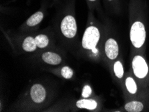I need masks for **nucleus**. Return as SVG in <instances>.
Segmentation results:
<instances>
[{"instance_id": "2eb2a0df", "label": "nucleus", "mask_w": 149, "mask_h": 112, "mask_svg": "<svg viewBox=\"0 0 149 112\" xmlns=\"http://www.w3.org/2000/svg\"><path fill=\"white\" fill-rule=\"evenodd\" d=\"M61 75L66 79H71L74 75V72L72 68L69 67H64L61 70Z\"/></svg>"}, {"instance_id": "a211bd4d", "label": "nucleus", "mask_w": 149, "mask_h": 112, "mask_svg": "<svg viewBox=\"0 0 149 112\" xmlns=\"http://www.w3.org/2000/svg\"><path fill=\"white\" fill-rule=\"evenodd\" d=\"M108 1H113V0H108Z\"/></svg>"}, {"instance_id": "ddd939ff", "label": "nucleus", "mask_w": 149, "mask_h": 112, "mask_svg": "<svg viewBox=\"0 0 149 112\" xmlns=\"http://www.w3.org/2000/svg\"><path fill=\"white\" fill-rule=\"evenodd\" d=\"M126 87L128 92L131 94H135L137 91L136 84L135 83L134 80L131 77H128L126 79Z\"/></svg>"}, {"instance_id": "7ed1b4c3", "label": "nucleus", "mask_w": 149, "mask_h": 112, "mask_svg": "<svg viewBox=\"0 0 149 112\" xmlns=\"http://www.w3.org/2000/svg\"><path fill=\"white\" fill-rule=\"evenodd\" d=\"M60 28L63 35L66 38H74L77 32V24L76 19L71 15L65 16L61 22Z\"/></svg>"}, {"instance_id": "20e7f679", "label": "nucleus", "mask_w": 149, "mask_h": 112, "mask_svg": "<svg viewBox=\"0 0 149 112\" xmlns=\"http://www.w3.org/2000/svg\"><path fill=\"white\" fill-rule=\"evenodd\" d=\"M132 68L135 76L139 79H143L148 74V67L143 57L137 55L132 60Z\"/></svg>"}, {"instance_id": "f3484780", "label": "nucleus", "mask_w": 149, "mask_h": 112, "mask_svg": "<svg viewBox=\"0 0 149 112\" xmlns=\"http://www.w3.org/2000/svg\"><path fill=\"white\" fill-rule=\"evenodd\" d=\"M88 1H89L90 2H94V1H96V0H88Z\"/></svg>"}, {"instance_id": "39448f33", "label": "nucleus", "mask_w": 149, "mask_h": 112, "mask_svg": "<svg viewBox=\"0 0 149 112\" xmlns=\"http://www.w3.org/2000/svg\"><path fill=\"white\" fill-rule=\"evenodd\" d=\"M30 95L33 101L37 104H41L46 99V89L42 85L35 84L31 87Z\"/></svg>"}, {"instance_id": "f257e3e1", "label": "nucleus", "mask_w": 149, "mask_h": 112, "mask_svg": "<svg viewBox=\"0 0 149 112\" xmlns=\"http://www.w3.org/2000/svg\"><path fill=\"white\" fill-rule=\"evenodd\" d=\"M100 34L98 29L94 26H90L86 30L82 37V46L84 49L92 50L94 53H98L96 46L100 40Z\"/></svg>"}, {"instance_id": "6e6552de", "label": "nucleus", "mask_w": 149, "mask_h": 112, "mask_svg": "<svg viewBox=\"0 0 149 112\" xmlns=\"http://www.w3.org/2000/svg\"><path fill=\"white\" fill-rule=\"evenodd\" d=\"M76 106L78 108L94 110L97 107V102L94 99H80L76 102Z\"/></svg>"}, {"instance_id": "f03ea898", "label": "nucleus", "mask_w": 149, "mask_h": 112, "mask_svg": "<svg viewBox=\"0 0 149 112\" xmlns=\"http://www.w3.org/2000/svg\"><path fill=\"white\" fill-rule=\"evenodd\" d=\"M130 40L136 48L143 46L146 40V30L143 22L136 21L133 23L130 32Z\"/></svg>"}, {"instance_id": "4468645a", "label": "nucleus", "mask_w": 149, "mask_h": 112, "mask_svg": "<svg viewBox=\"0 0 149 112\" xmlns=\"http://www.w3.org/2000/svg\"><path fill=\"white\" fill-rule=\"evenodd\" d=\"M114 71L115 75L119 79L123 77L124 75V69L123 66L120 61H116L114 65Z\"/></svg>"}, {"instance_id": "9b49d317", "label": "nucleus", "mask_w": 149, "mask_h": 112, "mask_svg": "<svg viewBox=\"0 0 149 112\" xmlns=\"http://www.w3.org/2000/svg\"><path fill=\"white\" fill-rule=\"evenodd\" d=\"M37 44H36L35 38H33L31 36H28L26 38H25L24 40L22 48L26 52H33L36 49Z\"/></svg>"}, {"instance_id": "dca6fc26", "label": "nucleus", "mask_w": 149, "mask_h": 112, "mask_svg": "<svg viewBox=\"0 0 149 112\" xmlns=\"http://www.w3.org/2000/svg\"><path fill=\"white\" fill-rule=\"evenodd\" d=\"M92 93V89L89 85H85L83 88L82 96L84 98H88Z\"/></svg>"}, {"instance_id": "0eeeda50", "label": "nucleus", "mask_w": 149, "mask_h": 112, "mask_svg": "<svg viewBox=\"0 0 149 112\" xmlns=\"http://www.w3.org/2000/svg\"><path fill=\"white\" fill-rule=\"evenodd\" d=\"M42 59L45 63L49 65H59L62 61V58H61L59 54L54 53L52 52H44L42 54Z\"/></svg>"}, {"instance_id": "1a4fd4ad", "label": "nucleus", "mask_w": 149, "mask_h": 112, "mask_svg": "<svg viewBox=\"0 0 149 112\" xmlns=\"http://www.w3.org/2000/svg\"><path fill=\"white\" fill-rule=\"evenodd\" d=\"M125 108L128 112H141L144 109V105L140 101H132L127 103Z\"/></svg>"}, {"instance_id": "423d86ee", "label": "nucleus", "mask_w": 149, "mask_h": 112, "mask_svg": "<svg viewBox=\"0 0 149 112\" xmlns=\"http://www.w3.org/2000/svg\"><path fill=\"white\" fill-rule=\"evenodd\" d=\"M118 45L113 38H109L105 44V52L108 58L114 60L118 55Z\"/></svg>"}, {"instance_id": "f8f14e48", "label": "nucleus", "mask_w": 149, "mask_h": 112, "mask_svg": "<svg viewBox=\"0 0 149 112\" xmlns=\"http://www.w3.org/2000/svg\"><path fill=\"white\" fill-rule=\"evenodd\" d=\"M37 46L40 49H44L49 44V40L48 36L44 34H40L35 38Z\"/></svg>"}, {"instance_id": "9d476101", "label": "nucleus", "mask_w": 149, "mask_h": 112, "mask_svg": "<svg viewBox=\"0 0 149 112\" xmlns=\"http://www.w3.org/2000/svg\"><path fill=\"white\" fill-rule=\"evenodd\" d=\"M43 18H44V13L42 11H37L27 20L26 24L28 26H35L42 21Z\"/></svg>"}]
</instances>
